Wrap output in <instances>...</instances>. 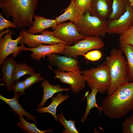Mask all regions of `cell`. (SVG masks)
<instances>
[{"label": "cell", "mask_w": 133, "mask_h": 133, "mask_svg": "<svg viewBox=\"0 0 133 133\" xmlns=\"http://www.w3.org/2000/svg\"><path fill=\"white\" fill-rule=\"evenodd\" d=\"M102 112L111 119L123 117L133 109V82L119 86L102 102Z\"/></svg>", "instance_id": "6da1fadb"}, {"label": "cell", "mask_w": 133, "mask_h": 133, "mask_svg": "<svg viewBox=\"0 0 133 133\" xmlns=\"http://www.w3.org/2000/svg\"><path fill=\"white\" fill-rule=\"evenodd\" d=\"M39 0H0V8L17 27H32Z\"/></svg>", "instance_id": "7a4b0ae2"}, {"label": "cell", "mask_w": 133, "mask_h": 133, "mask_svg": "<svg viewBox=\"0 0 133 133\" xmlns=\"http://www.w3.org/2000/svg\"><path fill=\"white\" fill-rule=\"evenodd\" d=\"M119 49L113 48L106 57L104 63L108 67L111 79L108 95L113 93L119 86L129 82L125 56Z\"/></svg>", "instance_id": "3957f363"}, {"label": "cell", "mask_w": 133, "mask_h": 133, "mask_svg": "<svg viewBox=\"0 0 133 133\" xmlns=\"http://www.w3.org/2000/svg\"><path fill=\"white\" fill-rule=\"evenodd\" d=\"M109 22L108 19H100L87 11L74 23L79 33L86 37H104L107 33Z\"/></svg>", "instance_id": "277c9868"}, {"label": "cell", "mask_w": 133, "mask_h": 133, "mask_svg": "<svg viewBox=\"0 0 133 133\" xmlns=\"http://www.w3.org/2000/svg\"><path fill=\"white\" fill-rule=\"evenodd\" d=\"M84 78L89 88L91 90L95 88L98 92L105 94L110 86L111 79L108 66L103 63L96 67L81 71Z\"/></svg>", "instance_id": "5b68a950"}, {"label": "cell", "mask_w": 133, "mask_h": 133, "mask_svg": "<svg viewBox=\"0 0 133 133\" xmlns=\"http://www.w3.org/2000/svg\"><path fill=\"white\" fill-rule=\"evenodd\" d=\"M104 45L99 36L86 37L73 45H66L62 54L77 59L78 56L85 54L92 50L101 49Z\"/></svg>", "instance_id": "8992f818"}, {"label": "cell", "mask_w": 133, "mask_h": 133, "mask_svg": "<svg viewBox=\"0 0 133 133\" xmlns=\"http://www.w3.org/2000/svg\"><path fill=\"white\" fill-rule=\"evenodd\" d=\"M41 33L40 34H32L28 33L26 29H23L19 33L22 36L20 43L26 44L30 48H35L43 44L52 45L62 43L67 44L57 38L53 31L45 30Z\"/></svg>", "instance_id": "52a82bcc"}, {"label": "cell", "mask_w": 133, "mask_h": 133, "mask_svg": "<svg viewBox=\"0 0 133 133\" xmlns=\"http://www.w3.org/2000/svg\"><path fill=\"white\" fill-rule=\"evenodd\" d=\"M126 10L118 18L109 22L107 33L110 34H121L133 25V7L128 0H126Z\"/></svg>", "instance_id": "ba28073f"}, {"label": "cell", "mask_w": 133, "mask_h": 133, "mask_svg": "<svg viewBox=\"0 0 133 133\" xmlns=\"http://www.w3.org/2000/svg\"><path fill=\"white\" fill-rule=\"evenodd\" d=\"M12 31L11 30L3 37L0 38V64L1 65L5 59L11 54L13 57H15L25 47L24 44L18 46L22 38L19 35L15 39L12 38Z\"/></svg>", "instance_id": "9c48e42d"}, {"label": "cell", "mask_w": 133, "mask_h": 133, "mask_svg": "<svg viewBox=\"0 0 133 133\" xmlns=\"http://www.w3.org/2000/svg\"><path fill=\"white\" fill-rule=\"evenodd\" d=\"M53 31L57 38L68 45L75 44L86 37L79 33L75 24L71 22L58 25Z\"/></svg>", "instance_id": "30bf717a"}, {"label": "cell", "mask_w": 133, "mask_h": 133, "mask_svg": "<svg viewBox=\"0 0 133 133\" xmlns=\"http://www.w3.org/2000/svg\"><path fill=\"white\" fill-rule=\"evenodd\" d=\"M48 67L54 73V78L59 79L62 83L70 85L69 88L73 93L77 94L85 87L86 81L82 72H60L54 69L49 65Z\"/></svg>", "instance_id": "8fae6325"}, {"label": "cell", "mask_w": 133, "mask_h": 133, "mask_svg": "<svg viewBox=\"0 0 133 133\" xmlns=\"http://www.w3.org/2000/svg\"><path fill=\"white\" fill-rule=\"evenodd\" d=\"M50 64L57 67L60 72H82L78 61L76 59L67 56H62L53 53L47 56Z\"/></svg>", "instance_id": "7c38bea8"}, {"label": "cell", "mask_w": 133, "mask_h": 133, "mask_svg": "<svg viewBox=\"0 0 133 133\" xmlns=\"http://www.w3.org/2000/svg\"><path fill=\"white\" fill-rule=\"evenodd\" d=\"M66 44L62 43L49 45L41 44L34 48L25 47L23 50L32 52V53L30 55L31 57L34 60L39 61L42 58L44 57L45 56L51 54H62Z\"/></svg>", "instance_id": "4fadbf2b"}, {"label": "cell", "mask_w": 133, "mask_h": 133, "mask_svg": "<svg viewBox=\"0 0 133 133\" xmlns=\"http://www.w3.org/2000/svg\"><path fill=\"white\" fill-rule=\"evenodd\" d=\"M112 0H92L88 11L101 19H108L112 11Z\"/></svg>", "instance_id": "5bb4252c"}, {"label": "cell", "mask_w": 133, "mask_h": 133, "mask_svg": "<svg viewBox=\"0 0 133 133\" xmlns=\"http://www.w3.org/2000/svg\"><path fill=\"white\" fill-rule=\"evenodd\" d=\"M84 13L76 5L75 1L71 0L63 14L55 19L57 25L64 21L70 20L74 22L77 21Z\"/></svg>", "instance_id": "9a60e30c"}, {"label": "cell", "mask_w": 133, "mask_h": 133, "mask_svg": "<svg viewBox=\"0 0 133 133\" xmlns=\"http://www.w3.org/2000/svg\"><path fill=\"white\" fill-rule=\"evenodd\" d=\"M32 26L27 30L29 33L34 34L41 33L45 29L51 27L54 30L58 25L55 19H50L34 15Z\"/></svg>", "instance_id": "2e32d148"}, {"label": "cell", "mask_w": 133, "mask_h": 133, "mask_svg": "<svg viewBox=\"0 0 133 133\" xmlns=\"http://www.w3.org/2000/svg\"><path fill=\"white\" fill-rule=\"evenodd\" d=\"M17 62L12 57L6 58L1 65V69L2 75V79L7 89L10 91L14 84V81L13 79L14 69Z\"/></svg>", "instance_id": "e0dca14e"}, {"label": "cell", "mask_w": 133, "mask_h": 133, "mask_svg": "<svg viewBox=\"0 0 133 133\" xmlns=\"http://www.w3.org/2000/svg\"><path fill=\"white\" fill-rule=\"evenodd\" d=\"M20 95L18 93H15L13 97L9 99L5 98L0 95V99L8 105L15 113L19 117L23 116H24L28 119L33 120L37 124L36 117L26 112L22 108L18 102V100Z\"/></svg>", "instance_id": "ac0fdd59"}, {"label": "cell", "mask_w": 133, "mask_h": 133, "mask_svg": "<svg viewBox=\"0 0 133 133\" xmlns=\"http://www.w3.org/2000/svg\"><path fill=\"white\" fill-rule=\"evenodd\" d=\"M41 86L43 88L44 93L42 100L38 105L37 107L38 108L43 107L46 101L52 97L55 93L63 91H68L71 90L70 88H63L58 84L52 85L49 83L47 80L43 81L41 83Z\"/></svg>", "instance_id": "d6986e66"}, {"label": "cell", "mask_w": 133, "mask_h": 133, "mask_svg": "<svg viewBox=\"0 0 133 133\" xmlns=\"http://www.w3.org/2000/svg\"><path fill=\"white\" fill-rule=\"evenodd\" d=\"M119 49L124 53L126 58L129 81H133V46L119 40Z\"/></svg>", "instance_id": "ffe728a7"}, {"label": "cell", "mask_w": 133, "mask_h": 133, "mask_svg": "<svg viewBox=\"0 0 133 133\" xmlns=\"http://www.w3.org/2000/svg\"><path fill=\"white\" fill-rule=\"evenodd\" d=\"M68 95H63L59 93L57 96L51 98L52 100L50 104L46 107L39 108L36 109L38 112L41 113H49L52 115L55 120L57 122L58 118L56 115V110L57 106L61 103L68 99Z\"/></svg>", "instance_id": "44dd1931"}, {"label": "cell", "mask_w": 133, "mask_h": 133, "mask_svg": "<svg viewBox=\"0 0 133 133\" xmlns=\"http://www.w3.org/2000/svg\"><path fill=\"white\" fill-rule=\"evenodd\" d=\"M91 90V93L86 96L87 102V106L81 120V122L82 123L85 121L91 110L93 108H97L100 114H101L102 113L101 106H98L96 101V96L98 92V90L94 88Z\"/></svg>", "instance_id": "7402d4cb"}, {"label": "cell", "mask_w": 133, "mask_h": 133, "mask_svg": "<svg viewBox=\"0 0 133 133\" xmlns=\"http://www.w3.org/2000/svg\"><path fill=\"white\" fill-rule=\"evenodd\" d=\"M35 73L32 67L24 63L19 64L17 63L13 71V79L14 81H17L24 75H30Z\"/></svg>", "instance_id": "603a6c76"}, {"label": "cell", "mask_w": 133, "mask_h": 133, "mask_svg": "<svg viewBox=\"0 0 133 133\" xmlns=\"http://www.w3.org/2000/svg\"><path fill=\"white\" fill-rule=\"evenodd\" d=\"M112 0V11L108 19L110 21L118 18L126 10V0Z\"/></svg>", "instance_id": "cb8c5ba5"}, {"label": "cell", "mask_w": 133, "mask_h": 133, "mask_svg": "<svg viewBox=\"0 0 133 133\" xmlns=\"http://www.w3.org/2000/svg\"><path fill=\"white\" fill-rule=\"evenodd\" d=\"M20 121L17 122V126L22 129L25 133H45L52 132V129L42 131L39 129L34 124L30 123L25 120L23 116L19 117Z\"/></svg>", "instance_id": "d4e9b609"}, {"label": "cell", "mask_w": 133, "mask_h": 133, "mask_svg": "<svg viewBox=\"0 0 133 133\" xmlns=\"http://www.w3.org/2000/svg\"><path fill=\"white\" fill-rule=\"evenodd\" d=\"M58 120L63 125L65 128V130L62 132L63 133H79L75 126V121L71 119L67 120L66 119L62 113L57 116Z\"/></svg>", "instance_id": "484cf974"}, {"label": "cell", "mask_w": 133, "mask_h": 133, "mask_svg": "<svg viewBox=\"0 0 133 133\" xmlns=\"http://www.w3.org/2000/svg\"><path fill=\"white\" fill-rule=\"evenodd\" d=\"M119 40L125 43L133 46V25L120 35Z\"/></svg>", "instance_id": "4316f807"}, {"label": "cell", "mask_w": 133, "mask_h": 133, "mask_svg": "<svg viewBox=\"0 0 133 133\" xmlns=\"http://www.w3.org/2000/svg\"><path fill=\"white\" fill-rule=\"evenodd\" d=\"M40 73H34L26 77L24 80L26 88L30 87L33 84L43 80V77L41 76Z\"/></svg>", "instance_id": "83f0119b"}, {"label": "cell", "mask_w": 133, "mask_h": 133, "mask_svg": "<svg viewBox=\"0 0 133 133\" xmlns=\"http://www.w3.org/2000/svg\"><path fill=\"white\" fill-rule=\"evenodd\" d=\"M122 126L123 133H133V114L124 120Z\"/></svg>", "instance_id": "f1b7e54d"}, {"label": "cell", "mask_w": 133, "mask_h": 133, "mask_svg": "<svg viewBox=\"0 0 133 133\" xmlns=\"http://www.w3.org/2000/svg\"><path fill=\"white\" fill-rule=\"evenodd\" d=\"M102 55V52L97 49L90 51L82 56L88 60L95 61L100 59Z\"/></svg>", "instance_id": "f546056e"}, {"label": "cell", "mask_w": 133, "mask_h": 133, "mask_svg": "<svg viewBox=\"0 0 133 133\" xmlns=\"http://www.w3.org/2000/svg\"><path fill=\"white\" fill-rule=\"evenodd\" d=\"M26 89L24 81H17L12 87L11 90H12L15 93L19 94L20 95L25 93V89Z\"/></svg>", "instance_id": "4dcf8cb0"}, {"label": "cell", "mask_w": 133, "mask_h": 133, "mask_svg": "<svg viewBox=\"0 0 133 133\" xmlns=\"http://www.w3.org/2000/svg\"><path fill=\"white\" fill-rule=\"evenodd\" d=\"M91 1L92 0H75V2L77 6L84 13L88 11Z\"/></svg>", "instance_id": "1f68e13d"}, {"label": "cell", "mask_w": 133, "mask_h": 133, "mask_svg": "<svg viewBox=\"0 0 133 133\" xmlns=\"http://www.w3.org/2000/svg\"><path fill=\"white\" fill-rule=\"evenodd\" d=\"M10 27L15 28L17 27L13 22L5 18L1 13H0V31L4 29Z\"/></svg>", "instance_id": "d6a6232c"}, {"label": "cell", "mask_w": 133, "mask_h": 133, "mask_svg": "<svg viewBox=\"0 0 133 133\" xmlns=\"http://www.w3.org/2000/svg\"><path fill=\"white\" fill-rule=\"evenodd\" d=\"M133 7V0H128Z\"/></svg>", "instance_id": "836d02e7"}, {"label": "cell", "mask_w": 133, "mask_h": 133, "mask_svg": "<svg viewBox=\"0 0 133 133\" xmlns=\"http://www.w3.org/2000/svg\"><path fill=\"white\" fill-rule=\"evenodd\" d=\"M75 0H72V1H75Z\"/></svg>", "instance_id": "e575fe53"}]
</instances>
